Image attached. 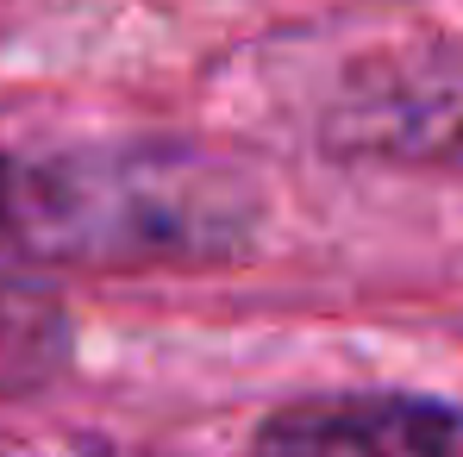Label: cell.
Returning a JSON list of instances; mask_svg holds the SVG:
<instances>
[{
  "label": "cell",
  "instance_id": "obj_5",
  "mask_svg": "<svg viewBox=\"0 0 463 457\" xmlns=\"http://www.w3.org/2000/svg\"><path fill=\"white\" fill-rule=\"evenodd\" d=\"M0 457H169L138 439L81 433V426H44V433H0Z\"/></svg>",
  "mask_w": 463,
  "mask_h": 457
},
{
  "label": "cell",
  "instance_id": "obj_1",
  "mask_svg": "<svg viewBox=\"0 0 463 457\" xmlns=\"http://www.w3.org/2000/svg\"><path fill=\"white\" fill-rule=\"evenodd\" d=\"M257 232V188L188 145L0 151V257L76 270H201Z\"/></svg>",
  "mask_w": 463,
  "mask_h": 457
},
{
  "label": "cell",
  "instance_id": "obj_2",
  "mask_svg": "<svg viewBox=\"0 0 463 457\" xmlns=\"http://www.w3.org/2000/svg\"><path fill=\"white\" fill-rule=\"evenodd\" d=\"M326 151L357 163L463 169V44H394L326 107Z\"/></svg>",
  "mask_w": 463,
  "mask_h": 457
},
{
  "label": "cell",
  "instance_id": "obj_4",
  "mask_svg": "<svg viewBox=\"0 0 463 457\" xmlns=\"http://www.w3.org/2000/svg\"><path fill=\"white\" fill-rule=\"evenodd\" d=\"M70 351H76V332L63 301L44 282L0 270V401L38 395L44 382H57Z\"/></svg>",
  "mask_w": 463,
  "mask_h": 457
},
{
  "label": "cell",
  "instance_id": "obj_3",
  "mask_svg": "<svg viewBox=\"0 0 463 457\" xmlns=\"http://www.w3.org/2000/svg\"><path fill=\"white\" fill-rule=\"evenodd\" d=\"M250 457H463V401L413 388H319L263 414Z\"/></svg>",
  "mask_w": 463,
  "mask_h": 457
}]
</instances>
